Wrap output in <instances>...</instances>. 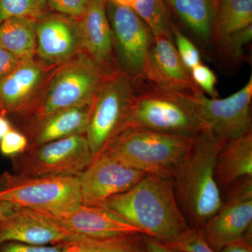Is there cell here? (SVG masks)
I'll list each match as a JSON object with an SVG mask.
<instances>
[{
	"mask_svg": "<svg viewBox=\"0 0 252 252\" xmlns=\"http://www.w3.org/2000/svg\"><path fill=\"white\" fill-rule=\"evenodd\" d=\"M132 9L148 26L154 37L172 36L173 22L165 0H137Z\"/></svg>",
	"mask_w": 252,
	"mask_h": 252,
	"instance_id": "cell-25",
	"label": "cell"
},
{
	"mask_svg": "<svg viewBox=\"0 0 252 252\" xmlns=\"http://www.w3.org/2000/svg\"><path fill=\"white\" fill-rule=\"evenodd\" d=\"M137 80L174 94H193L201 92L194 85L181 61L172 36L154 37L142 75Z\"/></svg>",
	"mask_w": 252,
	"mask_h": 252,
	"instance_id": "cell-13",
	"label": "cell"
},
{
	"mask_svg": "<svg viewBox=\"0 0 252 252\" xmlns=\"http://www.w3.org/2000/svg\"><path fill=\"white\" fill-rule=\"evenodd\" d=\"M0 200L16 207L64 211L81 204L78 176L25 177L5 172Z\"/></svg>",
	"mask_w": 252,
	"mask_h": 252,
	"instance_id": "cell-7",
	"label": "cell"
},
{
	"mask_svg": "<svg viewBox=\"0 0 252 252\" xmlns=\"http://www.w3.org/2000/svg\"><path fill=\"white\" fill-rule=\"evenodd\" d=\"M11 129L12 127L9 121L4 117V114H0V140Z\"/></svg>",
	"mask_w": 252,
	"mask_h": 252,
	"instance_id": "cell-38",
	"label": "cell"
},
{
	"mask_svg": "<svg viewBox=\"0 0 252 252\" xmlns=\"http://www.w3.org/2000/svg\"><path fill=\"white\" fill-rule=\"evenodd\" d=\"M118 66L134 81L140 79L154 36L132 8L106 0Z\"/></svg>",
	"mask_w": 252,
	"mask_h": 252,
	"instance_id": "cell-10",
	"label": "cell"
},
{
	"mask_svg": "<svg viewBox=\"0 0 252 252\" xmlns=\"http://www.w3.org/2000/svg\"><path fill=\"white\" fill-rule=\"evenodd\" d=\"M250 26L252 0H220L217 6L215 44L222 38Z\"/></svg>",
	"mask_w": 252,
	"mask_h": 252,
	"instance_id": "cell-24",
	"label": "cell"
},
{
	"mask_svg": "<svg viewBox=\"0 0 252 252\" xmlns=\"http://www.w3.org/2000/svg\"><path fill=\"white\" fill-rule=\"evenodd\" d=\"M224 193L220 210L198 228L215 252L243 237L252 225V178L238 182Z\"/></svg>",
	"mask_w": 252,
	"mask_h": 252,
	"instance_id": "cell-11",
	"label": "cell"
},
{
	"mask_svg": "<svg viewBox=\"0 0 252 252\" xmlns=\"http://www.w3.org/2000/svg\"><path fill=\"white\" fill-rule=\"evenodd\" d=\"M167 245L179 252H215L205 241L199 228L192 227Z\"/></svg>",
	"mask_w": 252,
	"mask_h": 252,
	"instance_id": "cell-29",
	"label": "cell"
},
{
	"mask_svg": "<svg viewBox=\"0 0 252 252\" xmlns=\"http://www.w3.org/2000/svg\"><path fill=\"white\" fill-rule=\"evenodd\" d=\"M190 79L194 85L211 98L219 97L217 91V79L215 72L203 63L193 68L190 73Z\"/></svg>",
	"mask_w": 252,
	"mask_h": 252,
	"instance_id": "cell-30",
	"label": "cell"
},
{
	"mask_svg": "<svg viewBox=\"0 0 252 252\" xmlns=\"http://www.w3.org/2000/svg\"><path fill=\"white\" fill-rule=\"evenodd\" d=\"M36 20L11 18L0 24V46L21 60L34 59L36 48Z\"/></svg>",
	"mask_w": 252,
	"mask_h": 252,
	"instance_id": "cell-22",
	"label": "cell"
},
{
	"mask_svg": "<svg viewBox=\"0 0 252 252\" xmlns=\"http://www.w3.org/2000/svg\"><path fill=\"white\" fill-rule=\"evenodd\" d=\"M5 112H6V111H5L4 107H3L2 104H1V101H0V114H4V115Z\"/></svg>",
	"mask_w": 252,
	"mask_h": 252,
	"instance_id": "cell-40",
	"label": "cell"
},
{
	"mask_svg": "<svg viewBox=\"0 0 252 252\" xmlns=\"http://www.w3.org/2000/svg\"><path fill=\"white\" fill-rule=\"evenodd\" d=\"M77 21L83 54L104 78L119 72L106 0H91L85 14Z\"/></svg>",
	"mask_w": 252,
	"mask_h": 252,
	"instance_id": "cell-16",
	"label": "cell"
},
{
	"mask_svg": "<svg viewBox=\"0 0 252 252\" xmlns=\"http://www.w3.org/2000/svg\"><path fill=\"white\" fill-rule=\"evenodd\" d=\"M252 40V26L230 34L217 41L215 49L220 63L226 68H233L243 63L246 49Z\"/></svg>",
	"mask_w": 252,
	"mask_h": 252,
	"instance_id": "cell-26",
	"label": "cell"
},
{
	"mask_svg": "<svg viewBox=\"0 0 252 252\" xmlns=\"http://www.w3.org/2000/svg\"><path fill=\"white\" fill-rule=\"evenodd\" d=\"M195 137L127 127L102 154L145 174L172 177L188 154Z\"/></svg>",
	"mask_w": 252,
	"mask_h": 252,
	"instance_id": "cell-3",
	"label": "cell"
},
{
	"mask_svg": "<svg viewBox=\"0 0 252 252\" xmlns=\"http://www.w3.org/2000/svg\"><path fill=\"white\" fill-rule=\"evenodd\" d=\"M104 78L82 52L56 67L32 113V122L72 107L91 103Z\"/></svg>",
	"mask_w": 252,
	"mask_h": 252,
	"instance_id": "cell-6",
	"label": "cell"
},
{
	"mask_svg": "<svg viewBox=\"0 0 252 252\" xmlns=\"http://www.w3.org/2000/svg\"><path fill=\"white\" fill-rule=\"evenodd\" d=\"M169 9L204 48L215 49L218 3L215 0H165Z\"/></svg>",
	"mask_w": 252,
	"mask_h": 252,
	"instance_id": "cell-21",
	"label": "cell"
},
{
	"mask_svg": "<svg viewBox=\"0 0 252 252\" xmlns=\"http://www.w3.org/2000/svg\"><path fill=\"white\" fill-rule=\"evenodd\" d=\"M215 1H216L217 3H219L220 1V0H215Z\"/></svg>",
	"mask_w": 252,
	"mask_h": 252,
	"instance_id": "cell-41",
	"label": "cell"
},
{
	"mask_svg": "<svg viewBox=\"0 0 252 252\" xmlns=\"http://www.w3.org/2000/svg\"><path fill=\"white\" fill-rule=\"evenodd\" d=\"M48 0H0V24L11 18L37 21L49 13Z\"/></svg>",
	"mask_w": 252,
	"mask_h": 252,
	"instance_id": "cell-27",
	"label": "cell"
},
{
	"mask_svg": "<svg viewBox=\"0 0 252 252\" xmlns=\"http://www.w3.org/2000/svg\"><path fill=\"white\" fill-rule=\"evenodd\" d=\"M220 252H252L251 241L245 236L223 247Z\"/></svg>",
	"mask_w": 252,
	"mask_h": 252,
	"instance_id": "cell-35",
	"label": "cell"
},
{
	"mask_svg": "<svg viewBox=\"0 0 252 252\" xmlns=\"http://www.w3.org/2000/svg\"><path fill=\"white\" fill-rule=\"evenodd\" d=\"M215 172L221 193L252 178V130L225 142L217 156Z\"/></svg>",
	"mask_w": 252,
	"mask_h": 252,
	"instance_id": "cell-20",
	"label": "cell"
},
{
	"mask_svg": "<svg viewBox=\"0 0 252 252\" xmlns=\"http://www.w3.org/2000/svg\"><path fill=\"white\" fill-rule=\"evenodd\" d=\"M35 211L74 236L97 238L135 233L144 235L140 228L102 207L81 204L64 211Z\"/></svg>",
	"mask_w": 252,
	"mask_h": 252,
	"instance_id": "cell-15",
	"label": "cell"
},
{
	"mask_svg": "<svg viewBox=\"0 0 252 252\" xmlns=\"http://www.w3.org/2000/svg\"><path fill=\"white\" fill-rule=\"evenodd\" d=\"M48 67L35 59L23 60L0 79V101L6 112L31 114L45 86Z\"/></svg>",
	"mask_w": 252,
	"mask_h": 252,
	"instance_id": "cell-18",
	"label": "cell"
},
{
	"mask_svg": "<svg viewBox=\"0 0 252 252\" xmlns=\"http://www.w3.org/2000/svg\"><path fill=\"white\" fill-rule=\"evenodd\" d=\"M99 207L166 245L190 227L177 203L172 177L146 174L132 188Z\"/></svg>",
	"mask_w": 252,
	"mask_h": 252,
	"instance_id": "cell-1",
	"label": "cell"
},
{
	"mask_svg": "<svg viewBox=\"0 0 252 252\" xmlns=\"http://www.w3.org/2000/svg\"><path fill=\"white\" fill-rule=\"evenodd\" d=\"M172 38L181 61L190 73L194 67L202 63L200 51L175 23L172 26Z\"/></svg>",
	"mask_w": 252,
	"mask_h": 252,
	"instance_id": "cell-28",
	"label": "cell"
},
{
	"mask_svg": "<svg viewBox=\"0 0 252 252\" xmlns=\"http://www.w3.org/2000/svg\"><path fill=\"white\" fill-rule=\"evenodd\" d=\"M21 60L0 46V79L17 67Z\"/></svg>",
	"mask_w": 252,
	"mask_h": 252,
	"instance_id": "cell-34",
	"label": "cell"
},
{
	"mask_svg": "<svg viewBox=\"0 0 252 252\" xmlns=\"http://www.w3.org/2000/svg\"><path fill=\"white\" fill-rule=\"evenodd\" d=\"M36 55L46 67H58L82 52L77 19L49 13L36 21Z\"/></svg>",
	"mask_w": 252,
	"mask_h": 252,
	"instance_id": "cell-14",
	"label": "cell"
},
{
	"mask_svg": "<svg viewBox=\"0 0 252 252\" xmlns=\"http://www.w3.org/2000/svg\"><path fill=\"white\" fill-rule=\"evenodd\" d=\"M143 239L147 252H179L153 237L143 235Z\"/></svg>",
	"mask_w": 252,
	"mask_h": 252,
	"instance_id": "cell-36",
	"label": "cell"
},
{
	"mask_svg": "<svg viewBox=\"0 0 252 252\" xmlns=\"http://www.w3.org/2000/svg\"><path fill=\"white\" fill-rule=\"evenodd\" d=\"M225 142L204 129L172 175L177 203L192 228L205 224L223 204L215 169L217 156Z\"/></svg>",
	"mask_w": 252,
	"mask_h": 252,
	"instance_id": "cell-2",
	"label": "cell"
},
{
	"mask_svg": "<svg viewBox=\"0 0 252 252\" xmlns=\"http://www.w3.org/2000/svg\"><path fill=\"white\" fill-rule=\"evenodd\" d=\"M141 233L109 238L81 237L62 244V252H147Z\"/></svg>",
	"mask_w": 252,
	"mask_h": 252,
	"instance_id": "cell-23",
	"label": "cell"
},
{
	"mask_svg": "<svg viewBox=\"0 0 252 252\" xmlns=\"http://www.w3.org/2000/svg\"><path fill=\"white\" fill-rule=\"evenodd\" d=\"M61 245H32L10 242L0 246V252H62Z\"/></svg>",
	"mask_w": 252,
	"mask_h": 252,
	"instance_id": "cell-33",
	"label": "cell"
},
{
	"mask_svg": "<svg viewBox=\"0 0 252 252\" xmlns=\"http://www.w3.org/2000/svg\"><path fill=\"white\" fill-rule=\"evenodd\" d=\"M92 102L64 109L32 122L29 127L31 137L28 138V147H36L69 136L86 134Z\"/></svg>",
	"mask_w": 252,
	"mask_h": 252,
	"instance_id": "cell-19",
	"label": "cell"
},
{
	"mask_svg": "<svg viewBox=\"0 0 252 252\" xmlns=\"http://www.w3.org/2000/svg\"><path fill=\"white\" fill-rule=\"evenodd\" d=\"M113 2L121 6L132 8L137 0H111Z\"/></svg>",
	"mask_w": 252,
	"mask_h": 252,
	"instance_id": "cell-39",
	"label": "cell"
},
{
	"mask_svg": "<svg viewBox=\"0 0 252 252\" xmlns=\"http://www.w3.org/2000/svg\"><path fill=\"white\" fill-rule=\"evenodd\" d=\"M179 94L204 128L223 140L238 138L252 130V77L240 90L225 98H211L202 92Z\"/></svg>",
	"mask_w": 252,
	"mask_h": 252,
	"instance_id": "cell-9",
	"label": "cell"
},
{
	"mask_svg": "<svg viewBox=\"0 0 252 252\" xmlns=\"http://www.w3.org/2000/svg\"><path fill=\"white\" fill-rule=\"evenodd\" d=\"M91 0H48L49 9L58 14L79 19L85 14Z\"/></svg>",
	"mask_w": 252,
	"mask_h": 252,
	"instance_id": "cell-31",
	"label": "cell"
},
{
	"mask_svg": "<svg viewBox=\"0 0 252 252\" xmlns=\"http://www.w3.org/2000/svg\"><path fill=\"white\" fill-rule=\"evenodd\" d=\"M134 95L133 79L122 71L106 78L101 84L93 100L86 132L93 159L127 128Z\"/></svg>",
	"mask_w": 252,
	"mask_h": 252,
	"instance_id": "cell-5",
	"label": "cell"
},
{
	"mask_svg": "<svg viewBox=\"0 0 252 252\" xmlns=\"http://www.w3.org/2000/svg\"><path fill=\"white\" fill-rule=\"evenodd\" d=\"M145 175L107 154H101L78 176L81 204L101 206L109 198L132 188Z\"/></svg>",
	"mask_w": 252,
	"mask_h": 252,
	"instance_id": "cell-12",
	"label": "cell"
},
{
	"mask_svg": "<svg viewBox=\"0 0 252 252\" xmlns=\"http://www.w3.org/2000/svg\"><path fill=\"white\" fill-rule=\"evenodd\" d=\"M14 157V173L25 177L79 176L93 159L86 134L28 147Z\"/></svg>",
	"mask_w": 252,
	"mask_h": 252,
	"instance_id": "cell-8",
	"label": "cell"
},
{
	"mask_svg": "<svg viewBox=\"0 0 252 252\" xmlns=\"http://www.w3.org/2000/svg\"><path fill=\"white\" fill-rule=\"evenodd\" d=\"M79 238L31 209L16 207L0 220V246L10 242L32 245H59Z\"/></svg>",
	"mask_w": 252,
	"mask_h": 252,
	"instance_id": "cell-17",
	"label": "cell"
},
{
	"mask_svg": "<svg viewBox=\"0 0 252 252\" xmlns=\"http://www.w3.org/2000/svg\"><path fill=\"white\" fill-rule=\"evenodd\" d=\"M28 144L27 136L11 129L0 140V152L6 157H16L27 149Z\"/></svg>",
	"mask_w": 252,
	"mask_h": 252,
	"instance_id": "cell-32",
	"label": "cell"
},
{
	"mask_svg": "<svg viewBox=\"0 0 252 252\" xmlns=\"http://www.w3.org/2000/svg\"><path fill=\"white\" fill-rule=\"evenodd\" d=\"M2 186V176H0V188ZM16 207L11 204L6 203V202L0 200V220H2L8 214L13 211Z\"/></svg>",
	"mask_w": 252,
	"mask_h": 252,
	"instance_id": "cell-37",
	"label": "cell"
},
{
	"mask_svg": "<svg viewBox=\"0 0 252 252\" xmlns=\"http://www.w3.org/2000/svg\"><path fill=\"white\" fill-rule=\"evenodd\" d=\"M135 95L127 127H139L171 135L195 137L204 130L179 94L134 81Z\"/></svg>",
	"mask_w": 252,
	"mask_h": 252,
	"instance_id": "cell-4",
	"label": "cell"
}]
</instances>
